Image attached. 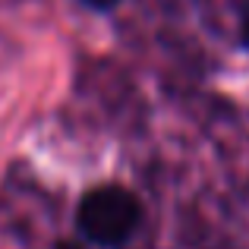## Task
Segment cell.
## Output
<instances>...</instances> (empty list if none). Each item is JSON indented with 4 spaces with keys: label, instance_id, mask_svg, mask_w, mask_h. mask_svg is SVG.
I'll return each instance as SVG.
<instances>
[{
    "label": "cell",
    "instance_id": "3957f363",
    "mask_svg": "<svg viewBox=\"0 0 249 249\" xmlns=\"http://www.w3.org/2000/svg\"><path fill=\"white\" fill-rule=\"evenodd\" d=\"M240 41L249 48V6L243 10V16H240Z\"/></svg>",
    "mask_w": 249,
    "mask_h": 249
},
{
    "label": "cell",
    "instance_id": "7a4b0ae2",
    "mask_svg": "<svg viewBox=\"0 0 249 249\" xmlns=\"http://www.w3.org/2000/svg\"><path fill=\"white\" fill-rule=\"evenodd\" d=\"M85 6H89V10H98V13H107V10H114L117 3H120V0H82Z\"/></svg>",
    "mask_w": 249,
    "mask_h": 249
},
{
    "label": "cell",
    "instance_id": "277c9868",
    "mask_svg": "<svg viewBox=\"0 0 249 249\" xmlns=\"http://www.w3.org/2000/svg\"><path fill=\"white\" fill-rule=\"evenodd\" d=\"M54 249H79V246H76V243H70V240H60V243H57Z\"/></svg>",
    "mask_w": 249,
    "mask_h": 249
},
{
    "label": "cell",
    "instance_id": "6da1fadb",
    "mask_svg": "<svg viewBox=\"0 0 249 249\" xmlns=\"http://www.w3.org/2000/svg\"><path fill=\"white\" fill-rule=\"evenodd\" d=\"M142 205L123 186H98L79 202L76 224L89 243L101 249H123L139 231Z\"/></svg>",
    "mask_w": 249,
    "mask_h": 249
}]
</instances>
